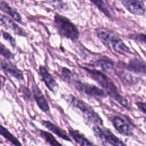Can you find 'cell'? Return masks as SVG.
I'll use <instances>...</instances> for the list:
<instances>
[{"instance_id": "cell-19", "label": "cell", "mask_w": 146, "mask_h": 146, "mask_svg": "<svg viewBox=\"0 0 146 146\" xmlns=\"http://www.w3.org/2000/svg\"><path fill=\"white\" fill-rule=\"evenodd\" d=\"M89 1L93 4H94L98 8V9L100 11H101L106 17H108V19H112V14H111V11H109L106 4L104 0H89Z\"/></svg>"}, {"instance_id": "cell-3", "label": "cell", "mask_w": 146, "mask_h": 146, "mask_svg": "<svg viewBox=\"0 0 146 146\" xmlns=\"http://www.w3.org/2000/svg\"><path fill=\"white\" fill-rule=\"evenodd\" d=\"M67 101L73 108L79 111L86 123L94 125H104V121L101 116L94 111L91 106L83 101L82 100L71 95L67 98Z\"/></svg>"}, {"instance_id": "cell-14", "label": "cell", "mask_w": 146, "mask_h": 146, "mask_svg": "<svg viewBox=\"0 0 146 146\" xmlns=\"http://www.w3.org/2000/svg\"><path fill=\"white\" fill-rule=\"evenodd\" d=\"M94 64L96 66L101 68V70L107 73L112 74L115 71V63L112 59L108 58V57H104V58L96 60V61H94Z\"/></svg>"}, {"instance_id": "cell-27", "label": "cell", "mask_w": 146, "mask_h": 146, "mask_svg": "<svg viewBox=\"0 0 146 146\" xmlns=\"http://www.w3.org/2000/svg\"><path fill=\"white\" fill-rule=\"evenodd\" d=\"M61 75H62L64 78H65L66 81H71V80H72V71L68 69V68H65V67L61 68Z\"/></svg>"}, {"instance_id": "cell-24", "label": "cell", "mask_w": 146, "mask_h": 146, "mask_svg": "<svg viewBox=\"0 0 146 146\" xmlns=\"http://www.w3.org/2000/svg\"><path fill=\"white\" fill-rule=\"evenodd\" d=\"M129 38L134 40V41H136L138 42L141 43L142 44H145L146 43L145 34H131V35H129Z\"/></svg>"}, {"instance_id": "cell-12", "label": "cell", "mask_w": 146, "mask_h": 146, "mask_svg": "<svg viewBox=\"0 0 146 146\" xmlns=\"http://www.w3.org/2000/svg\"><path fill=\"white\" fill-rule=\"evenodd\" d=\"M120 64H122L123 68L131 72L138 73V74H142L143 75L145 74V63L143 60L139 59L137 58H131L129 61L128 64L125 63L119 62Z\"/></svg>"}, {"instance_id": "cell-17", "label": "cell", "mask_w": 146, "mask_h": 146, "mask_svg": "<svg viewBox=\"0 0 146 146\" xmlns=\"http://www.w3.org/2000/svg\"><path fill=\"white\" fill-rule=\"evenodd\" d=\"M68 133H69L70 136L74 140V141H75L78 145L81 146H88L94 145L93 143L89 141V140L87 139V138L84 136V135L81 134L78 131H76V130L70 128V129L68 130Z\"/></svg>"}, {"instance_id": "cell-7", "label": "cell", "mask_w": 146, "mask_h": 146, "mask_svg": "<svg viewBox=\"0 0 146 146\" xmlns=\"http://www.w3.org/2000/svg\"><path fill=\"white\" fill-rule=\"evenodd\" d=\"M113 125L121 135L125 137H131L133 135V131L128 123L120 115H113L111 119Z\"/></svg>"}, {"instance_id": "cell-18", "label": "cell", "mask_w": 146, "mask_h": 146, "mask_svg": "<svg viewBox=\"0 0 146 146\" xmlns=\"http://www.w3.org/2000/svg\"><path fill=\"white\" fill-rule=\"evenodd\" d=\"M0 135L4 137L9 142L11 143L12 145L21 146V143L19 141V140L14 135H13L12 133H11L5 127L1 125H0Z\"/></svg>"}, {"instance_id": "cell-22", "label": "cell", "mask_w": 146, "mask_h": 146, "mask_svg": "<svg viewBox=\"0 0 146 146\" xmlns=\"http://www.w3.org/2000/svg\"><path fill=\"white\" fill-rule=\"evenodd\" d=\"M121 78H122L123 81L125 83H127L128 84H137L140 82L141 78L138 76L133 75L132 74L130 73H122L121 74H118Z\"/></svg>"}, {"instance_id": "cell-8", "label": "cell", "mask_w": 146, "mask_h": 146, "mask_svg": "<svg viewBox=\"0 0 146 146\" xmlns=\"http://www.w3.org/2000/svg\"><path fill=\"white\" fill-rule=\"evenodd\" d=\"M124 7L133 15L143 16L145 14L144 0H120Z\"/></svg>"}, {"instance_id": "cell-16", "label": "cell", "mask_w": 146, "mask_h": 146, "mask_svg": "<svg viewBox=\"0 0 146 146\" xmlns=\"http://www.w3.org/2000/svg\"><path fill=\"white\" fill-rule=\"evenodd\" d=\"M42 125L44 126H45L46 128H48L50 131L53 133L56 134L57 136H58L59 138H62L64 141H68V142H71V139L68 135H67L66 133L64 131L63 129H61V128H59L58 126L56 125L55 124L52 123L51 122L48 121H42Z\"/></svg>"}, {"instance_id": "cell-2", "label": "cell", "mask_w": 146, "mask_h": 146, "mask_svg": "<svg viewBox=\"0 0 146 146\" xmlns=\"http://www.w3.org/2000/svg\"><path fill=\"white\" fill-rule=\"evenodd\" d=\"M96 35L105 46L113 50L115 53L125 54L131 53L129 47L124 43L115 32L108 29H99L96 30Z\"/></svg>"}, {"instance_id": "cell-13", "label": "cell", "mask_w": 146, "mask_h": 146, "mask_svg": "<svg viewBox=\"0 0 146 146\" xmlns=\"http://www.w3.org/2000/svg\"><path fill=\"white\" fill-rule=\"evenodd\" d=\"M0 66H1V68H2V70L6 74H9V76L18 80H21V81L24 80L23 71L20 70L19 68H17V66L14 65V64H12L10 61L2 60V61H0Z\"/></svg>"}, {"instance_id": "cell-4", "label": "cell", "mask_w": 146, "mask_h": 146, "mask_svg": "<svg viewBox=\"0 0 146 146\" xmlns=\"http://www.w3.org/2000/svg\"><path fill=\"white\" fill-rule=\"evenodd\" d=\"M54 24L61 36L73 41H76L79 38L80 32L78 28L67 17L56 14L54 17Z\"/></svg>"}, {"instance_id": "cell-5", "label": "cell", "mask_w": 146, "mask_h": 146, "mask_svg": "<svg viewBox=\"0 0 146 146\" xmlns=\"http://www.w3.org/2000/svg\"><path fill=\"white\" fill-rule=\"evenodd\" d=\"M92 131L98 142L104 145H125V144L115 136L111 131V130L106 128H101V125H95L93 126Z\"/></svg>"}, {"instance_id": "cell-10", "label": "cell", "mask_w": 146, "mask_h": 146, "mask_svg": "<svg viewBox=\"0 0 146 146\" xmlns=\"http://www.w3.org/2000/svg\"><path fill=\"white\" fill-rule=\"evenodd\" d=\"M38 71H39V74L41 75L46 86L48 88V89L50 91H51L54 94H56L58 90V88H59L58 84H57L55 79L53 78L51 74L48 72L46 68L44 66H40Z\"/></svg>"}, {"instance_id": "cell-11", "label": "cell", "mask_w": 146, "mask_h": 146, "mask_svg": "<svg viewBox=\"0 0 146 146\" xmlns=\"http://www.w3.org/2000/svg\"><path fill=\"white\" fill-rule=\"evenodd\" d=\"M32 93L33 97H34L36 103L38 105V106L39 107L40 109L44 111V113H46L49 112L50 108L48 101H47L46 98L44 96L41 90L36 84H33L32 86Z\"/></svg>"}, {"instance_id": "cell-28", "label": "cell", "mask_w": 146, "mask_h": 146, "mask_svg": "<svg viewBox=\"0 0 146 146\" xmlns=\"http://www.w3.org/2000/svg\"><path fill=\"white\" fill-rule=\"evenodd\" d=\"M136 106L138 107V108L139 109V111H141V112H142L143 114H145V103L144 102H136Z\"/></svg>"}, {"instance_id": "cell-25", "label": "cell", "mask_w": 146, "mask_h": 146, "mask_svg": "<svg viewBox=\"0 0 146 146\" xmlns=\"http://www.w3.org/2000/svg\"><path fill=\"white\" fill-rule=\"evenodd\" d=\"M19 89L20 91L25 96L27 99L29 100V101L32 100V93H31V91L26 86L21 84L19 86Z\"/></svg>"}, {"instance_id": "cell-9", "label": "cell", "mask_w": 146, "mask_h": 146, "mask_svg": "<svg viewBox=\"0 0 146 146\" xmlns=\"http://www.w3.org/2000/svg\"><path fill=\"white\" fill-rule=\"evenodd\" d=\"M0 24L7 29L12 31L16 35L24 37H26L27 36L26 31L19 26L17 25V23L14 20H12L5 14H1V13H0Z\"/></svg>"}, {"instance_id": "cell-15", "label": "cell", "mask_w": 146, "mask_h": 146, "mask_svg": "<svg viewBox=\"0 0 146 146\" xmlns=\"http://www.w3.org/2000/svg\"><path fill=\"white\" fill-rule=\"evenodd\" d=\"M0 9L4 13L7 14V15L10 16L17 22L20 23V24H22L23 23L22 17H21V14L15 9L12 8L5 1H0Z\"/></svg>"}, {"instance_id": "cell-20", "label": "cell", "mask_w": 146, "mask_h": 146, "mask_svg": "<svg viewBox=\"0 0 146 146\" xmlns=\"http://www.w3.org/2000/svg\"><path fill=\"white\" fill-rule=\"evenodd\" d=\"M38 133H39V135L47 143L49 144L50 145L56 146V145H61L62 144L59 143L58 141H56L55 137L50 133L47 132V131H43V130H38Z\"/></svg>"}, {"instance_id": "cell-23", "label": "cell", "mask_w": 146, "mask_h": 146, "mask_svg": "<svg viewBox=\"0 0 146 146\" xmlns=\"http://www.w3.org/2000/svg\"><path fill=\"white\" fill-rule=\"evenodd\" d=\"M0 55L4 57L7 60H11L14 58V54L6 47L4 44L0 41Z\"/></svg>"}, {"instance_id": "cell-21", "label": "cell", "mask_w": 146, "mask_h": 146, "mask_svg": "<svg viewBox=\"0 0 146 146\" xmlns=\"http://www.w3.org/2000/svg\"><path fill=\"white\" fill-rule=\"evenodd\" d=\"M43 1L59 11H66L68 9V5L63 0H43Z\"/></svg>"}, {"instance_id": "cell-1", "label": "cell", "mask_w": 146, "mask_h": 146, "mask_svg": "<svg viewBox=\"0 0 146 146\" xmlns=\"http://www.w3.org/2000/svg\"><path fill=\"white\" fill-rule=\"evenodd\" d=\"M81 68L84 70L93 80L98 83V85L102 87L108 96H110L111 98L115 100L124 108H127V109L131 108V106H130L128 101L126 99V98L121 95L118 88L114 84L111 78H109L108 76L106 75L101 71H98L97 69H91V68L84 66H81Z\"/></svg>"}, {"instance_id": "cell-29", "label": "cell", "mask_w": 146, "mask_h": 146, "mask_svg": "<svg viewBox=\"0 0 146 146\" xmlns=\"http://www.w3.org/2000/svg\"><path fill=\"white\" fill-rule=\"evenodd\" d=\"M1 87H2V81H1V75L0 74V91L1 90Z\"/></svg>"}, {"instance_id": "cell-26", "label": "cell", "mask_w": 146, "mask_h": 146, "mask_svg": "<svg viewBox=\"0 0 146 146\" xmlns=\"http://www.w3.org/2000/svg\"><path fill=\"white\" fill-rule=\"evenodd\" d=\"M2 36L4 39L7 41H8L10 44V45L12 47H15L17 44H16V40L15 38H13L12 36L10 34H9L8 32H6V31H2Z\"/></svg>"}, {"instance_id": "cell-6", "label": "cell", "mask_w": 146, "mask_h": 146, "mask_svg": "<svg viewBox=\"0 0 146 146\" xmlns=\"http://www.w3.org/2000/svg\"><path fill=\"white\" fill-rule=\"evenodd\" d=\"M72 83L76 89L81 92V94H84L88 96L97 97L100 98H105L108 97L106 91L104 89L98 88L96 86L81 82L77 80H73Z\"/></svg>"}]
</instances>
